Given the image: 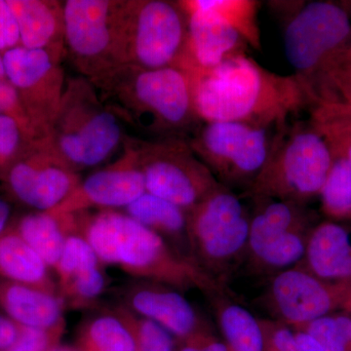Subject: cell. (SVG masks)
<instances>
[{
    "instance_id": "cell-38",
    "label": "cell",
    "mask_w": 351,
    "mask_h": 351,
    "mask_svg": "<svg viewBox=\"0 0 351 351\" xmlns=\"http://www.w3.org/2000/svg\"><path fill=\"white\" fill-rule=\"evenodd\" d=\"M21 36L15 14L7 0H0V53L19 47Z\"/></svg>"
},
{
    "instance_id": "cell-14",
    "label": "cell",
    "mask_w": 351,
    "mask_h": 351,
    "mask_svg": "<svg viewBox=\"0 0 351 351\" xmlns=\"http://www.w3.org/2000/svg\"><path fill=\"white\" fill-rule=\"evenodd\" d=\"M145 191L137 149L129 136L117 160L82 179L75 191L49 213L68 216L91 209H125Z\"/></svg>"
},
{
    "instance_id": "cell-31",
    "label": "cell",
    "mask_w": 351,
    "mask_h": 351,
    "mask_svg": "<svg viewBox=\"0 0 351 351\" xmlns=\"http://www.w3.org/2000/svg\"><path fill=\"white\" fill-rule=\"evenodd\" d=\"M313 337L323 351H351V318L324 316L300 328Z\"/></svg>"
},
{
    "instance_id": "cell-25",
    "label": "cell",
    "mask_w": 351,
    "mask_h": 351,
    "mask_svg": "<svg viewBox=\"0 0 351 351\" xmlns=\"http://www.w3.org/2000/svg\"><path fill=\"white\" fill-rule=\"evenodd\" d=\"M13 226L50 269H56L68 234L59 217L36 212L22 217Z\"/></svg>"
},
{
    "instance_id": "cell-29",
    "label": "cell",
    "mask_w": 351,
    "mask_h": 351,
    "mask_svg": "<svg viewBox=\"0 0 351 351\" xmlns=\"http://www.w3.org/2000/svg\"><path fill=\"white\" fill-rule=\"evenodd\" d=\"M332 152V167L319 193L322 209L331 218H351V165L346 157Z\"/></svg>"
},
{
    "instance_id": "cell-15",
    "label": "cell",
    "mask_w": 351,
    "mask_h": 351,
    "mask_svg": "<svg viewBox=\"0 0 351 351\" xmlns=\"http://www.w3.org/2000/svg\"><path fill=\"white\" fill-rule=\"evenodd\" d=\"M269 295L281 319L298 329L337 309L351 311V283L322 280L304 269L278 272Z\"/></svg>"
},
{
    "instance_id": "cell-21",
    "label": "cell",
    "mask_w": 351,
    "mask_h": 351,
    "mask_svg": "<svg viewBox=\"0 0 351 351\" xmlns=\"http://www.w3.org/2000/svg\"><path fill=\"white\" fill-rule=\"evenodd\" d=\"M306 270L329 282L351 283V240L343 226L323 223L307 239Z\"/></svg>"
},
{
    "instance_id": "cell-36",
    "label": "cell",
    "mask_w": 351,
    "mask_h": 351,
    "mask_svg": "<svg viewBox=\"0 0 351 351\" xmlns=\"http://www.w3.org/2000/svg\"><path fill=\"white\" fill-rule=\"evenodd\" d=\"M64 328L40 330L20 326L17 341L6 351H50L57 346V341L61 337Z\"/></svg>"
},
{
    "instance_id": "cell-22",
    "label": "cell",
    "mask_w": 351,
    "mask_h": 351,
    "mask_svg": "<svg viewBox=\"0 0 351 351\" xmlns=\"http://www.w3.org/2000/svg\"><path fill=\"white\" fill-rule=\"evenodd\" d=\"M50 269L14 226L0 235V280L23 284L58 295Z\"/></svg>"
},
{
    "instance_id": "cell-27",
    "label": "cell",
    "mask_w": 351,
    "mask_h": 351,
    "mask_svg": "<svg viewBox=\"0 0 351 351\" xmlns=\"http://www.w3.org/2000/svg\"><path fill=\"white\" fill-rule=\"evenodd\" d=\"M201 6L218 16L233 27L248 46L262 50L258 7L256 0H197Z\"/></svg>"
},
{
    "instance_id": "cell-37",
    "label": "cell",
    "mask_w": 351,
    "mask_h": 351,
    "mask_svg": "<svg viewBox=\"0 0 351 351\" xmlns=\"http://www.w3.org/2000/svg\"><path fill=\"white\" fill-rule=\"evenodd\" d=\"M0 115L14 117L34 140H38L31 122L22 107L17 92L7 80H0Z\"/></svg>"
},
{
    "instance_id": "cell-40",
    "label": "cell",
    "mask_w": 351,
    "mask_h": 351,
    "mask_svg": "<svg viewBox=\"0 0 351 351\" xmlns=\"http://www.w3.org/2000/svg\"><path fill=\"white\" fill-rule=\"evenodd\" d=\"M20 325L7 316L0 315V351H6L17 341Z\"/></svg>"
},
{
    "instance_id": "cell-24",
    "label": "cell",
    "mask_w": 351,
    "mask_h": 351,
    "mask_svg": "<svg viewBox=\"0 0 351 351\" xmlns=\"http://www.w3.org/2000/svg\"><path fill=\"white\" fill-rule=\"evenodd\" d=\"M125 213L140 225L156 232L189 257L186 212L158 196L145 193L125 208Z\"/></svg>"
},
{
    "instance_id": "cell-44",
    "label": "cell",
    "mask_w": 351,
    "mask_h": 351,
    "mask_svg": "<svg viewBox=\"0 0 351 351\" xmlns=\"http://www.w3.org/2000/svg\"><path fill=\"white\" fill-rule=\"evenodd\" d=\"M0 80H6L5 68H4L3 55L0 53Z\"/></svg>"
},
{
    "instance_id": "cell-17",
    "label": "cell",
    "mask_w": 351,
    "mask_h": 351,
    "mask_svg": "<svg viewBox=\"0 0 351 351\" xmlns=\"http://www.w3.org/2000/svg\"><path fill=\"white\" fill-rule=\"evenodd\" d=\"M103 263L82 234L68 232L58 263V295L64 306L83 308L93 304L107 287Z\"/></svg>"
},
{
    "instance_id": "cell-43",
    "label": "cell",
    "mask_w": 351,
    "mask_h": 351,
    "mask_svg": "<svg viewBox=\"0 0 351 351\" xmlns=\"http://www.w3.org/2000/svg\"><path fill=\"white\" fill-rule=\"evenodd\" d=\"M203 331L195 332L186 339V346L181 351H202L201 350L200 335Z\"/></svg>"
},
{
    "instance_id": "cell-12",
    "label": "cell",
    "mask_w": 351,
    "mask_h": 351,
    "mask_svg": "<svg viewBox=\"0 0 351 351\" xmlns=\"http://www.w3.org/2000/svg\"><path fill=\"white\" fill-rule=\"evenodd\" d=\"M3 55L6 80L17 92L38 138L47 135L66 88L62 61L44 50L19 46Z\"/></svg>"
},
{
    "instance_id": "cell-19",
    "label": "cell",
    "mask_w": 351,
    "mask_h": 351,
    "mask_svg": "<svg viewBox=\"0 0 351 351\" xmlns=\"http://www.w3.org/2000/svg\"><path fill=\"white\" fill-rule=\"evenodd\" d=\"M19 25L21 45L44 50L62 61L66 53L63 2L7 0Z\"/></svg>"
},
{
    "instance_id": "cell-34",
    "label": "cell",
    "mask_w": 351,
    "mask_h": 351,
    "mask_svg": "<svg viewBox=\"0 0 351 351\" xmlns=\"http://www.w3.org/2000/svg\"><path fill=\"white\" fill-rule=\"evenodd\" d=\"M330 101L351 107V48L335 62L328 73L324 96L318 104Z\"/></svg>"
},
{
    "instance_id": "cell-35",
    "label": "cell",
    "mask_w": 351,
    "mask_h": 351,
    "mask_svg": "<svg viewBox=\"0 0 351 351\" xmlns=\"http://www.w3.org/2000/svg\"><path fill=\"white\" fill-rule=\"evenodd\" d=\"M309 113V121L326 138L332 151L346 157L351 165V132L332 121L316 108H311Z\"/></svg>"
},
{
    "instance_id": "cell-10",
    "label": "cell",
    "mask_w": 351,
    "mask_h": 351,
    "mask_svg": "<svg viewBox=\"0 0 351 351\" xmlns=\"http://www.w3.org/2000/svg\"><path fill=\"white\" fill-rule=\"evenodd\" d=\"M145 191L189 211L223 184L198 158L188 140L132 137Z\"/></svg>"
},
{
    "instance_id": "cell-46",
    "label": "cell",
    "mask_w": 351,
    "mask_h": 351,
    "mask_svg": "<svg viewBox=\"0 0 351 351\" xmlns=\"http://www.w3.org/2000/svg\"><path fill=\"white\" fill-rule=\"evenodd\" d=\"M343 7H345L346 10L348 11V13H351V0H348V1H341L339 2Z\"/></svg>"
},
{
    "instance_id": "cell-26",
    "label": "cell",
    "mask_w": 351,
    "mask_h": 351,
    "mask_svg": "<svg viewBox=\"0 0 351 351\" xmlns=\"http://www.w3.org/2000/svg\"><path fill=\"white\" fill-rule=\"evenodd\" d=\"M223 297L213 300L228 351H265L260 321L244 307L223 301Z\"/></svg>"
},
{
    "instance_id": "cell-9",
    "label": "cell",
    "mask_w": 351,
    "mask_h": 351,
    "mask_svg": "<svg viewBox=\"0 0 351 351\" xmlns=\"http://www.w3.org/2000/svg\"><path fill=\"white\" fill-rule=\"evenodd\" d=\"M276 132L240 122H203L188 142L219 184L247 191L269 158Z\"/></svg>"
},
{
    "instance_id": "cell-6",
    "label": "cell",
    "mask_w": 351,
    "mask_h": 351,
    "mask_svg": "<svg viewBox=\"0 0 351 351\" xmlns=\"http://www.w3.org/2000/svg\"><path fill=\"white\" fill-rule=\"evenodd\" d=\"M332 163L331 147L309 120L289 124L276 132L269 158L246 193L258 201L304 205L319 195Z\"/></svg>"
},
{
    "instance_id": "cell-16",
    "label": "cell",
    "mask_w": 351,
    "mask_h": 351,
    "mask_svg": "<svg viewBox=\"0 0 351 351\" xmlns=\"http://www.w3.org/2000/svg\"><path fill=\"white\" fill-rule=\"evenodd\" d=\"M179 3L188 17V44L181 69L209 71L230 58L246 53L248 44L239 32L201 6L197 0Z\"/></svg>"
},
{
    "instance_id": "cell-4",
    "label": "cell",
    "mask_w": 351,
    "mask_h": 351,
    "mask_svg": "<svg viewBox=\"0 0 351 351\" xmlns=\"http://www.w3.org/2000/svg\"><path fill=\"white\" fill-rule=\"evenodd\" d=\"M124 123L82 75L66 77L56 117L43 138L75 172L98 167L125 147Z\"/></svg>"
},
{
    "instance_id": "cell-7",
    "label": "cell",
    "mask_w": 351,
    "mask_h": 351,
    "mask_svg": "<svg viewBox=\"0 0 351 351\" xmlns=\"http://www.w3.org/2000/svg\"><path fill=\"white\" fill-rule=\"evenodd\" d=\"M188 17L179 1L120 0L117 64L147 69L178 66L186 58Z\"/></svg>"
},
{
    "instance_id": "cell-8",
    "label": "cell",
    "mask_w": 351,
    "mask_h": 351,
    "mask_svg": "<svg viewBox=\"0 0 351 351\" xmlns=\"http://www.w3.org/2000/svg\"><path fill=\"white\" fill-rule=\"evenodd\" d=\"M251 218L239 196L223 186L186 211L191 256L226 285V274L247 250Z\"/></svg>"
},
{
    "instance_id": "cell-32",
    "label": "cell",
    "mask_w": 351,
    "mask_h": 351,
    "mask_svg": "<svg viewBox=\"0 0 351 351\" xmlns=\"http://www.w3.org/2000/svg\"><path fill=\"white\" fill-rule=\"evenodd\" d=\"M32 141L34 138L18 120L9 115H0V177L17 160Z\"/></svg>"
},
{
    "instance_id": "cell-41",
    "label": "cell",
    "mask_w": 351,
    "mask_h": 351,
    "mask_svg": "<svg viewBox=\"0 0 351 351\" xmlns=\"http://www.w3.org/2000/svg\"><path fill=\"white\" fill-rule=\"evenodd\" d=\"M200 343L202 351H228L225 343H219L204 332H201Z\"/></svg>"
},
{
    "instance_id": "cell-5",
    "label": "cell",
    "mask_w": 351,
    "mask_h": 351,
    "mask_svg": "<svg viewBox=\"0 0 351 351\" xmlns=\"http://www.w3.org/2000/svg\"><path fill=\"white\" fill-rule=\"evenodd\" d=\"M283 20L286 58L314 107L324 96L332 64L351 48L350 13L336 2L302 1Z\"/></svg>"
},
{
    "instance_id": "cell-30",
    "label": "cell",
    "mask_w": 351,
    "mask_h": 351,
    "mask_svg": "<svg viewBox=\"0 0 351 351\" xmlns=\"http://www.w3.org/2000/svg\"><path fill=\"white\" fill-rule=\"evenodd\" d=\"M112 313L133 337L135 351H173L169 332L160 325L134 313L124 306L115 307Z\"/></svg>"
},
{
    "instance_id": "cell-45",
    "label": "cell",
    "mask_w": 351,
    "mask_h": 351,
    "mask_svg": "<svg viewBox=\"0 0 351 351\" xmlns=\"http://www.w3.org/2000/svg\"><path fill=\"white\" fill-rule=\"evenodd\" d=\"M50 351H78L73 350V348H68V346H55Z\"/></svg>"
},
{
    "instance_id": "cell-33",
    "label": "cell",
    "mask_w": 351,
    "mask_h": 351,
    "mask_svg": "<svg viewBox=\"0 0 351 351\" xmlns=\"http://www.w3.org/2000/svg\"><path fill=\"white\" fill-rule=\"evenodd\" d=\"M265 350L269 351H323L307 332H293L284 325L270 323L265 332Z\"/></svg>"
},
{
    "instance_id": "cell-42",
    "label": "cell",
    "mask_w": 351,
    "mask_h": 351,
    "mask_svg": "<svg viewBox=\"0 0 351 351\" xmlns=\"http://www.w3.org/2000/svg\"><path fill=\"white\" fill-rule=\"evenodd\" d=\"M10 216V203L3 196L0 195V235L8 228V221Z\"/></svg>"
},
{
    "instance_id": "cell-18",
    "label": "cell",
    "mask_w": 351,
    "mask_h": 351,
    "mask_svg": "<svg viewBox=\"0 0 351 351\" xmlns=\"http://www.w3.org/2000/svg\"><path fill=\"white\" fill-rule=\"evenodd\" d=\"M124 306L160 325L166 331L188 339L202 331L199 316L181 292L167 286L141 280L122 294Z\"/></svg>"
},
{
    "instance_id": "cell-13",
    "label": "cell",
    "mask_w": 351,
    "mask_h": 351,
    "mask_svg": "<svg viewBox=\"0 0 351 351\" xmlns=\"http://www.w3.org/2000/svg\"><path fill=\"white\" fill-rule=\"evenodd\" d=\"M0 178L14 198L38 212L59 206L82 180L43 138L32 141Z\"/></svg>"
},
{
    "instance_id": "cell-11",
    "label": "cell",
    "mask_w": 351,
    "mask_h": 351,
    "mask_svg": "<svg viewBox=\"0 0 351 351\" xmlns=\"http://www.w3.org/2000/svg\"><path fill=\"white\" fill-rule=\"evenodd\" d=\"M117 4L119 0L63 2L66 52L80 75L90 82L119 66Z\"/></svg>"
},
{
    "instance_id": "cell-39",
    "label": "cell",
    "mask_w": 351,
    "mask_h": 351,
    "mask_svg": "<svg viewBox=\"0 0 351 351\" xmlns=\"http://www.w3.org/2000/svg\"><path fill=\"white\" fill-rule=\"evenodd\" d=\"M313 108L319 110L332 121L337 122L339 125L351 132V107L350 106L339 101H330V103L317 104Z\"/></svg>"
},
{
    "instance_id": "cell-3",
    "label": "cell",
    "mask_w": 351,
    "mask_h": 351,
    "mask_svg": "<svg viewBox=\"0 0 351 351\" xmlns=\"http://www.w3.org/2000/svg\"><path fill=\"white\" fill-rule=\"evenodd\" d=\"M104 104L124 124L151 138L189 140L202 125L188 71L120 64L92 80Z\"/></svg>"
},
{
    "instance_id": "cell-2",
    "label": "cell",
    "mask_w": 351,
    "mask_h": 351,
    "mask_svg": "<svg viewBox=\"0 0 351 351\" xmlns=\"http://www.w3.org/2000/svg\"><path fill=\"white\" fill-rule=\"evenodd\" d=\"M75 232L93 249L103 265L119 267L143 281L179 292L198 290L212 299L228 295L226 286L156 232L124 212L101 210L73 215Z\"/></svg>"
},
{
    "instance_id": "cell-20",
    "label": "cell",
    "mask_w": 351,
    "mask_h": 351,
    "mask_svg": "<svg viewBox=\"0 0 351 351\" xmlns=\"http://www.w3.org/2000/svg\"><path fill=\"white\" fill-rule=\"evenodd\" d=\"M64 307L59 295L0 280V308L20 326L40 330L63 327Z\"/></svg>"
},
{
    "instance_id": "cell-1",
    "label": "cell",
    "mask_w": 351,
    "mask_h": 351,
    "mask_svg": "<svg viewBox=\"0 0 351 351\" xmlns=\"http://www.w3.org/2000/svg\"><path fill=\"white\" fill-rule=\"evenodd\" d=\"M202 122H240L280 131L313 101L295 75L272 73L247 53L209 71H186Z\"/></svg>"
},
{
    "instance_id": "cell-28",
    "label": "cell",
    "mask_w": 351,
    "mask_h": 351,
    "mask_svg": "<svg viewBox=\"0 0 351 351\" xmlns=\"http://www.w3.org/2000/svg\"><path fill=\"white\" fill-rule=\"evenodd\" d=\"M80 351H135V341L114 314L97 316L83 327Z\"/></svg>"
},
{
    "instance_id": "cell-23",
    "label": "cell",
    "mask_w": 351,
    "mask_h": 351,
    "mask_svg": "<svg viewBox=\"0 0 351 351\" xmlns=\"http://www.w3.org/2000/svg\"><path fill=\"white\" fill-rule=\"evenodd\" d=\"M263 207L251 218L247 253L251 262L289 233L307 228L302 205L291 201L263 200Z\"/></svg>"
}]
</instances>
